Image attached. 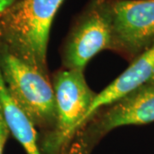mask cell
<instances>
[{
  "mask_svg": "<svg viewBox=\"0 0 154 154\" xmlns=\"http://www.w3.org/2000/svg\"><path fill=\"white\" fill-rule=\"evenodd\" d=\"M154 43V0H111L110 49L134 60Z\"/></svg>",
  "mask_w": 154,
  "mask_h": 154,
  "instance_id": "5b68a950",
  "label": "cell"
},
{
  "mask_svg": "<svg viewBox=\"0 0 154 154\" xmlns=\"http://www.w3.org/2000/svg\"><path fill=\"white\" fill-rule=\"evenodd\" d=\"M57 110L54 129L42 138V154H63L72 138L84 125L85 116L96 96L89 88L82 70L63 69L52 79Z\"/></svg>",
  "mask_w": 154,
  "mask_h": 154,
  "instance_id": "3957f363",
  "label": "cell"
},
{
  "mask_svg": "<svg viewBox=\"0 0 154 154\" xmlns=\"http://www.w3.org/2000/svg\"><path fill=\"white\" fill-rule=\"evenodd\" d=\"M154 122V76L140 87L106 106L91 124L84 139L88 143L110 130Z\"/></svg>",
  "mask_w": 154,
  "mask_h": 154,
  "instance_id": "8992f818",
  "label": "cell"
},
{
  "mask_svg": "<svg viewBox=\"0 0 154 154\" xmlns=\"http://www.w3.org/2000/svg\"><path fill=\"white\" fill-rule=\"evenodd\" d=\"M0 110L11 133L26 151L27 154H42L37 142L35 128L11 97L0 70Z\"/></svg>",
  "mask_w": 154,
  "mask_h": 154,
  "instance_id": "ba28073f",
  "label": "cell"
},
{
  "mask_svg": "<svg viewBox=\"0 0 154 154\" xmlns=\"http://www.w3.org/2000/svg\"><path fill=\"white\" fill-rule=\"evenodd\" d=\"M10 133H11V130L7 125V122L5 120L0 110V154H4L5 146Z\"/></svg>",
  "mask_w": 154,
  "mask_h": 154,
  "instance_id": "9c48e42d",
  "label": "cell"
},
{
  "mask_svg": "<svg viewBox=\"0 0 154 154\" xmlns=\"http://www.w3.org/2000/svg\"><path fill=\"white\" fill-rule=\"evenodd\" d=\"M63 0H17L0 13V47L48 76L47 45Z\"/></svg>",
  "mask_w": 154,
  "mask_h": 154,
  "instance_id": "6da1fadb",
  "label": "cell"
},
{
  "mask_svg": "<svg viewBox=\"0 0 154 154\" xmlns=\"http://www.w3.org/2000/svg\"><path fill=\"white\" fill-rule=\"evenodd\" d=\"M111 44V0H92L73 24L62 50L64 69L84 71Z\"/></svg>",
  "mask_w": 154,
  "mask_h": 154,
  "instance_id": "277c9868",
  "label": "cell"
},
{
  "mask_svg": "<svg viewBox=\"0 0 154 154\" xmlns=\"http://www.w3.org/2000/svg\"><path fill=\"white\" fill-rule=\"evenodd\" d=\"M88 146H90V144L83 138H82L80 142L78 141L77 143L75 144L74 147L71 149L69 154H88L89 153Z\"/></svg>",
  "mask_w": 154,
  "mask_h": 154,
  "instance_id": "30bf717a",
  "label": "cell"
},
{
  "mask_svg": "<svg viewBox=\"0 0 154 154\" xmlns=\"http://www.w3.org/2000/svg\"><path fill=\"white\" fill-rule=\"evenodd\" d=\"M17 1V0H0V13L5 11Z\"/></svg>",
  "mask_w": 154,
  "mask_h": 154,
  "instance_id": "8fae6325",
  "label": "cell"
},
{
  "mask_svg": "<svg viewBox=\"0 0 154 154\" xmlns=\"http://www.w3.org/2000/svg\"><path fill=\"white\" fill-rule=\"evenodd\" d=\"M154 76V43L132 61L124 72L96 94L85 116L84 125L99 110L113 104Z\"/></svg>",
  "mask_w": 154,
  "mask_h": 154,
  "instance_id": "52a82bcc",
  "label": "cell"
},
{
  "mask_svg": "<svg viewBox=\"0 0 154 154\" xmlns=\"http://www.w3.org/2000/svg\"><path fill=\"white\" fill-rule=\"evenodd\" d=\"M0 70L11 97L33 126L51 132L57 122L54 90L49 78L0 47Z\"/></svg>",
  "mask_w": 154,
  "mask_h": 154,
  "instance_id": "7a4b0ae2",
  "label": "cell"
}]
</instances>
